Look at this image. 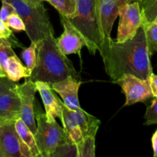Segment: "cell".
Instances as JSON below:
<instances>
[{
    "label": "cell",
    "instance_id": "cell-1",
    "mask_svg": "<svg viewBox=\"0 0 157 157\" xmlns=\"http://www.w3.org/2000/svg\"><path fill=\"white\" fill-rule=\"evenodd\" d=\"M98 52L106 73L114 84L124 75L148 79L153 73L150 55L141 26L133 38L124 42L104 38Z\"/></svg>",
    "mask_w": 157,
    "mask_h": 157
},
{
    "label": "cell",
    "instance_id": "cell-2",
    "mask_svg": "<svg viewBox=\"0 0 157 157\" xmlns=\"http://www.w3.org/2000/svg\"><path fill=\"white\" fill-rule=\"evenodd\" d=\"M36 52V64L29 77L34 82L40 81L52 84L68 76L79 79L73 63L58 48L55 34L37 42Z\"/></svg>",
    "mask_w": 157,
    "mask_h": 157
},
{
    "label": "cell",
    "instance_id": "cell-3",
    "mask_svg": "<svg viewBox=\"0 0 157 157\" xmlns=\"http://www.w3.org/2000/svg\"><path fill=\"white\" fill-rule=\"evenodd\" d=\"M76 9L67 18L82 36L84 45L91 55L99 51L104 39L101 26L98 0H75Z\"/></svg>",
    "mask_w": 157,
    "mask_h": 157
},
{
    "label": "cell",
    "instance_id": "cell-4",
    "mask_svg": "<svg viewBox=\"0 0 157 157\" xmlns=\"http://www.w3.org/2000/svg\"><path fill=\"white\" fill-rule=\"evenodd\" d=\"M14 6L25 25V32L31 42H38L55 34L47 10L42 2H32L26 0H6Z\"/></svg>",
    "mask_w": 157,
    "mask_h": 157
},
{
    "label": "cell",
    "instance_id": "cell-5",
    "mask_svg": "<svg viewBox=\"0 0 157 157\" xmlns=\"http://www.w3.org/2000/svg\"><path fill=\"white\" fill-rule=\"evenodd\" d=\"M35 114L37 121L35 138L40 157H52L57 147L69 139L64 128L56 121H48L45 113L40 109L35 112Z\"/></svg>",
    "mask_w": 157,
    "mask_h": 157
},
{
    "label": "cell",
    "instance_id": "cell-6",
    "mask_svg": "<svg viewBox=\"0 0 157 157\" xmlns=\"http://www.w3.org/2000/svg\"><path fill=\"white\" fill-rule=\"evenodd\" d=\"M119 25L116 41L124 42L134 37L142 25V12L137 1L124 0L119 10Z\"/></svg>",
    "mask_w": 157,
    "mask_h": 157
},
{
    "label": "cell",
    "instance_id": "cell-7",
    "mask_svg": "<svg viewBox=\"0 0 157 157\" xmlns=\"http://www.w3.org/2000/svg\"><path fill=\"white\" fill-rule=\"evenodd\" d=\"M116 84H119L125 94L126 102L124 106H130L139 102H144L152 98L150 80L142 79L132 75H124Z\"/></svg>",
    "mask_w": 157,
    "mask_h": 157
},
{
    "label": "cell",
    "instance_id": "cell-8",
    "mask_svg": "<svg viewBox=\"0 0 157 157\" xmlns=\"http://www.w3.org/2000/svg\"><path fill=\"white\" fill-rule=\"evenodd\" d=\"M15 90L18 94L21 102V115L20 118L25 122L35 135L36 132L35 114L34 110L35 93L37 92L35 84L29 78H26L21 84H16Z\"/></svg>",
    "mask_w": 157,
    "mask_h": 157
},
{
    "label": "cell",
    "instance_id": "cell-9",
    "mask_svg": "<svg viewBox=\"0 0 157 157\" xmlns=\"http://www.w3.org/2000/svg\"><path fill=\"white\" fill-rule=\"evenodd\" d=\"M61 25L64 32L61 36L56 39L57 44L64 55H78L81 57V52L84 41L79 32L74 28L66 17L60 15Z\"/></svg>",
    "mask_w": 157,
    "mask_h": 157
},
{
    "label": "cell",
    "instance_id": "cell-10",
    "mask_svg": "<svg viewBox=\"0 0 157 157\" xmlns=\"http://www.w3.org/2000/svg\"><path fill=\"white\" fill-rule=\"evenodd\" d=\"M82 81L72 76L50 84L51 87L60 95L64 105L72 110L81 108L78 99V90Z\"/></svg>",
    "mask_w": 157,
    "mask_h": 157
},
{
    "label": "cell",
    "instance_id": "cell-11",
    "mask_svg": "<svg viewBox=\"0 0 157 157\" xmlns=\"http://www.w3.org/2000/svg\"><path fill=\"white\" fill-rule=\"evenodd\" d=\"M0 157H22L15 122L0 123Z\"/></svg>",
    "mask_w": 157,
    "mask_h": 157
},
{
    "label": "cell",
    "instance_id": "cell-12",
    "mask_svg": "<svg viewBox=\"0 0 157 157\" xmlns=\"http://www.w3.org/2000/svg\"><path fill=\"white\" fill-rule=\"evenodd\" d=\"M35 84L37 91L39 93L44 104L48 121H55L57 117L61 119L64 103L56 96L50 84L40 81H35Z\"/></svg>",
    "mask_w": 157,
    "mask_h": 157
},
{
    "label": "cell",
    "instance_id": "cell-13",
    "mask_svg": "<svg viewBox=\"0 0 157 157\" xmlns=\"http://www.w3.org/2000/svg\"><path fill=\"white\" fill-rule=\"evenodd\" d=\"M21 115V102L15 87L0 94V123L15 122Z\"/></svg>",
    "mask_w": 157,
    "mask_h": 157
},
{
    "label": "cell",
    "instance_id": "cell-14",
    "mask_svg": "<svg viewBox=\"0 0 157 157\" xmlns=\"http://www.w3.org/2000/svg\"><path fill=\"white\" fill-rule=\"evenodd\" d=\"M124 0H98L100 17L104 38H111L113 23L119 15V10Z\"/></svg>",
    "mask_w": 157,
    "mask_h": 157
},
{
    "label": "cell",
    "instance_id": "cell-15",
    "mask_svg": "<svg viewBox=\"0 0 157 157\" xmlns=\"http://www.w3.org/2000/svg\"><path fill=\"white\" fill-rule=\"evenodd\" d=\"M15 127L21 141L22 157H40L35 135L21 118L15 121Z\"/></svg>",
    "mask_w": 157,
    "mask_h": 157
},
{
    "label": "cell",
    "instance_id": "cell-16",
    "mask_svg": "<svg viewBox=\"0 0 157 157\" xmlns=\"http://www.w3.org/2000/svg\"><path fill=\"white\" fill-rule=\"evenodd\" d=\"M61 121L62 123L63 128L68 139L75 144H78V143L81 142L83 139V135L77 121L75 110L67 108L64 104H63Z\"/></svg>",
    "mask_w": 157,
    "mask_h": 157
},
{
    "label": "cell",
    "instance_id": "cell-17",
    "mask_svg": "<svg viewBox=\"0 0 157 157\" xmlns=\"http://www.w3.org/2000/svg\"><path fill=\"white\" fill-rule=\"evenodd\" d=\"M75 117L79 125L83 137L87 136H96L99 129L101 121L86 112L82 108L75 110Z\"/></svg>",
    "mask_w": 157,
    "mask_h": 157
},
{
    "label": "cell",
    "instance_id": "cell-18",
    "mask_svg": "<svg viewBox=\"0 0 157 157\" xmlns=\"http://www.w3.org/2000/svg\"><path fill=\"white\" fill-rule=\"evenodd\" d=\"M6 76L10 81L18 82L21 78H29L32 72L22 64L21 61L16 55L11 56L8 59L6 69Z\"/></svg>",
    "mask_w": 157,
    "mask_h": 157
},
{
    "label": "cell",
    "instance_id": "cell-19",
    "mask_svg": "<svg viewBox=\"0 0 157 157\" xmlns=\"http://www.w3.org/2000/svg\"><path fill=\"white\" fill-rule=\"evenodd\" d=\"M141 27L144 31L149 52L151 56L157 52V16L152 21L143 19Z\"/></svg>",
    "mask_w": 157,
    "mask_h": 157
},
{
    "label": "cell",
    "instance_id": "cell-20",
    "mask_svg": "<svg viewBox=\"0 0 157 157\" xmlns=\"http://www.w3.org/2000/svg\"><path fill=\"white\" fill-rule=\"evenodd\" d=\"M50 3L61 15L69 18L75 14L76 9L75 0H42Z\"/></svg>",
    "mask_w": 157,
    "mask_h": 157
},
{
    "label": "cell",
    "instance_id": "cell-21",
    "mask_svg": "<svg viewBox=\"0 0 157 157\" xmlns=\"http://www.w3.org/2000/svg\"><path fill=\"white\" fill-rule=\"evenodd\" d=\"M95 137L96 136H87L83 137L82 140L76 144L78 157L95 156Z\"/></svg>",
    "mask_w": 157,
    "mask_h": 157
},
{
    "label": "cell",
    "instance_id": "cell-22",
    "mask_svg": "<svg viewBox=\"0 0 157 157\" xmlns=\"http://www.w3.org/2000/svg\"><path fill=\"white\" fill-rule=\"evenodd\" d=\"M21 58L25 64L26 67L32 72L34 67H35L37 61V52L36 43L31 42L29 47L24 48L21 52Z\"/></svg>",
    "mask_w": 157,
    "mask_h": 157
},
{
    "label": "cell",
    "instance_id": "cell-23",
    "mask_svg": "<svg viewBox=\"0 0 157 157\" xmlns=\"http://www.w3.org/2000/svg\"><path fill=\"white\" fill-rule=\"evenodd\" d=\"M53 156H76L78 157V149L75 143L70 140L66 141L64 144H61L57 147L55 151L52 154Z\"/></svg>",
    "mask_w": 157,
    "mask_h": 157
},
{
    "label": "cell",
    "instance_id": "cell-24",
    "mask_svg": "<svg viewBox=\"0 0 157 157\" xmlns=\"http://www.w3.org/2000/svg\"><path fill=\"white\" fill-rule=\"evenodd\" d=\"M0 39L8 40L12 46L24 48V45L19 42L18 38L13 35L12 29L6 25V22L0 18Z\"/></svg>",
    "mask_w": 157,
    "mask_h": 157
},
{
    "label": "cell",
    "instance_id": "cell-25",
    "mask_svg": "<svg viewBox=\"0 0 157 157\" xmlns=\"http://www.w3.org/2000/svg\"><path fill=\"white\" fill-rule=\"evenodd\" d=\"M15 55V53L12 49V44L8 40L0 39V65L4 71L6 69L8 59Z\"/></svg>",
    "mask_w": 157,
    "mask_h": 157
},
{
    "label": "cell",
    "instance_id": "cell-26",
    "mask_svg": "<svg viewBox=\"0 0 157 157\" xmlns=\"http://www.w3.org/2000/svg\"><path fill=\"white\" fill-rule=\"evenodd\" d=\"M143 19L152 21L157 16V0H150L140 6Z\"/></svg>",
    "mask_w": 157,
    "mask_h": 157
},
{
    "label": "cell",
    "instance_id": "cell-27",
    "mask_svg": "<svg viewBox=\"0 0 157 157\" xmlns=\"http://www.w3.org/2000/svg\"><path fill=\"white\" fill-rule=\"evenodd\" d=\"M6 23L11 29L15 32H21V31L25 30V23L23 22L21 18L17 12L9 15Z\"/></svg>",
    "mask_w": 157,
    "mask_h": 157
},
{
    "label": "cell",
    "instance_id": "cell-28",
    "mask_svg": "<svg viewBox=\"0 0 157 157\" xmlns=\"http://www.w3.org/2000/svg\"><path fill=\"white\" fill-rule=\"evenodd\" d=\"M146 125L157 124V98L152 101L151 104L147 107L145 113Z\"/></svg>",
    "mask_w": 157,
    "mask_h": 157
},
{
    "label": "cell",
    "instance_id": "cell-29",
    "mask_svg": "<svg viewBox=\"0 0 157 157\" xmlns=\"http://www.w3.org/2000/svg\"><path fill=\"white\" fill-rule=\"evenodd\" d=\"M2 7L0 9V18L4 22H6L9 15L13 13H16L15 9L11 3L7 2L6 0H1Z\"/></svg>",
    "mask_w": 157,
    "mask_h": 157
},
{
    "label": "cell",
    "instance_id": "cell-30",
    "mask_svg": "<svg viewBox=\"0 0 157 157\" xmlns=\"http://www.w3.org/2000/svg\"><path fill=\"white\" fill-rule=\"evenodd\" d=\"M16 87L15 82L10 81L7 77L6 78H0V94L4 92L12 90Z\"/></svg>",
    "mask_w": 157,
    "mask_h": 157
},
{
    "label": "cell",
    "instance_id": "cell-31",
    "mask_svg": "<svg viewBox=\"0 0 157 157\" xmlns=\"http://www.w3.org/2000/svg\"><path fill=\"white\" fill-rule=\"evenodd\" d=\"M149 80H150V85L153 97L157 98V75L152 73L149 78Z\"/></svg>",
    "mask_w": 157,
    "mask_h": 157
},
{
    "label": "cell",
    "instance_id": "cell-32",
    "mask_svg": "<svg viewBox=\"0 0 157 157\" xmlns=\"http://www.w3.org/2000/svg\"><path fill=\"white\" fill-rule=\"evenodd\" d=\"M152 146L153 149V156L157 157V130L152 136Z\"/></svg>",
    "mask_w": 157,
    "mask_h": 157
},
{
    "label": "cell",
    "instance_id": "cell-33",
    "mask_svg": "<svg viewBox=\"0 0 157 157\" xmlns=\"http://www.w3.org/2000/svg\"><path fill=\"white\" fill-rule=\"evenodd\" d=\"M6 77H7L6 72H5L4 69L2 67V66L0 65V78H6Z\"/></svg>",
    "mask_w": 157,
    "mask_h": 157
},
{
    "label": "cell",
    "instance_id": "cell-34",
    "mask_svg": "<svg viewBox=\"0 0 157 157\" xmlns=\"http://www.w3.org/2000/svg\"><path fill=\"white\" fill-rule=\"evenodd\" d=\"M149 1H150V0H137L138 2L140 3V6H142V5L145 4L146 2H147Z\"/></svg>",
    "mask_w": 157,
    "mask_h": 157
},
{
    "label": "cell",
    "instance_id": "cell-35",
    "mask_svg": "<svg viewBox=\"0 0 157 157\" xmlns=\"http://www.w3.org/2000/svg\"><path fill=\"white\" fill-rule=\"evenodd\" d=\"M28 2H42V0H26Z\"/></svg>",
    "mask_w": 157,
    "mask_h": 157
},
{
    "label": "cell",
    "instance_id": "cell-36",
    "mask_svg": "<svg viewBox=\"0 0 157 157\" xmlns=\"http://www.w3.org/2000/svg\"><path fill=\"white\" fill-rule=\"evenodd\" d=\"M131 1H136V0H131Z\"/></svg>",
    "mask_w": 157,
    "mask_h": 157
},
{
    "label": "cell",
    "instance_id": "cell-37",
    "mask_svg": "<svg viewBox=\"0 0 157 157\" xmlns=\"http://www.w3.org/2000/svg\"><path fill=\"white\" fill-rule=\"evenodd\" d=\"M136 1H137V0H136Z\"/></svg>",
    "mask_w": 157,
    "mask_h": 157
}]
</instances>
